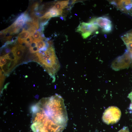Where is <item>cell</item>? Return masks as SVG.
Instances as JSON below:
<instances>
[{
  "mask_svg": "<svg viewBox=\"0 0 132 132\" xmlns=\"http://www.w3.org/2000/svg\"><path fill=\"white\" fill-rule=\"evenodd\" d=\"M69 1H58L55 3L54 6L52 7L57 10H62V9L65 8L68 5Z\"/></svg>",
  "mask_w": 132,
  "mask_h": 132,
  "instance_id": "11",
  "label": "cell"
},
{
  "mask_svg": "<svg viewBox=\"0 0 132 132\" xmlns=\"http://www.w3.org/2000/svg\"><path fill=\"white\" fill-rule=\"evenodd\" d=\"M36 55L38 58L39 63L54 81L55 76L60 68V65L53 47L50 46L46 51L37 53Z\"/></svg>",
  "mask_w": 132,
  "mask_h": 132,
  "instance_id": "2",
  "label": "cell"
},
{
  "mask_svg": "<svg viewBox=\"0 0 132 132\" xmlns=\"http://www.w3.org/2000/svg\"><path fill=\"white\" fill-rule=\"evenodd\" d=\"M32 110L31 128L34 132H62L67 125V115L60 96L43 98Z\"/></svg>",
  "mask_w": 132,
  "mask_h": 132,
  "instance_id": "1",
  "label": "cell"
},
{
  "mask_svg": "<svg viewBox=\"0 0 132 132\" xmlns=\"http://www.w3.org/2000/svg\"><path fill=\"white\" fill-rule=\"evenodd\" d=\"M112 29V25L111 23L109 24L103 28L102 31L105 33H107L110 32Z\"/></svg>",
  "mask_w": 132,
  "mask_h": 132,
  "instance_id": "14",
  "label": "cell"
},
{
  "mask_svg": "<svg viewBox=\"0 0 132 132\" xmlns=\"http://www.w3.org/2000/svg\"><path fill=\"white\" fill-rule=\"evenodd\" d=\"M94 27L91 23L82 22L78 27L77 31L81 33L84 39H86L89 36L94 32Z\"/></svg>",
  "mask_w": 132,
  "mask_h": 132,
  "instance_id": "6",
  "label": "cell"
},
{
  "mask_svg": "<svg viewBox=\"0 0 132 132\" xmlns=\"http://www.w3.org/2000/svg\"><path fill=\"white\" fill-rule=\"evenodd\" d=\"M6 35V34L2 33L0 32V38H4Z\"/></svg>",
  "mask_w": 132,
  "mask_h": 132,
  "instance_id": "22",
  "label": "cell"
},
{
  "mask_svg": "<svg viewBox=\"0 0 132 132\" xmlns=\"http://www.w3.org/2000/svg\"><path fill=\"white\" fill-rule=\"evenodd\" d=\"M131 60L129 54L125 53L113 61L111 64V67L116 71L128 68L131 64Z\"/></svg>",
  "mask_w": 132,
  "mask_h": 132,
  "instance_id": "4",
  "label": "cell"
},
{
  "mask_svg": "<svg viewBox=\"0 0 132 132\" xmlns=\"http://www.w3.org/2000/svg\"><path fill=\"white\" fill-rule=\"evenodd\" d=\"M6 59H8L11 61L17 62L15 54L14 52L11 50L9 53L3 56Z\"/></svg>",
  "mask_w": 132,
  "mask_h": 132,
  "instance_id": "12",
  "label": "cell"
},
{
  "mask_svg": "<svg viewBox=\"0 0 132 132\" xmlns=\"http://www.w3.org/2000/svg\"><path fill=\"white\" fill-rule=\"evenodd\" d=\"M128 97L131 100L132 102V91L128 95Z\"/></svg>",
  "mask_w": 132,
  "mask_h": 132,
  "instance_id": "21",
  "label": "cell"
},
{
  "mask_svg": "<svg viewBox=\"0 0 132 132\" xmlns=\"http://www.w3.org/2000/svg\"><path fill=\"white\" fill-rule=\"evenodd\" d=\"M52 17L50 12L49 11L46 12L44 15L41 17L40 18L41 19H49Z\"/></svg>",
  "mask_w": 132,
  "mask_h": 132,
  "instance_id": "19",
  "label": "cell"
},
{
  "mask_svg": "<svg viewBox=\"0 0 132 132\" xmlns=\"http://www.w3.org/2000/svg\"><path fill=\"white\" fill-rule=\"evenodd\" d=\"M6 59L3 56L0 57V67H2L4 66L7 63Z\"/></svg>",
  "mask_w": 132,
  "mask_h": 132,
  "instance_id": "18",
  "label": "cell"
},
{
  "mask_svg": "<svg viewBox=\"0 0 132 132\" xmlns=\"http://www.w3.org/2000/svg\"><path fill=\"white\" fill-rule=\"evenodd\" d=\"M32 36L35 40H38L43 38L40 32L38 30Z\"/></svg>",
  "mask_w": 132,
  "mask_h": 132,
  "instance_id": "16",
  "label": "cell"
},
{
  "mask_svg": "<svg viewBox=\"0 0 132 132\" xmlns=\"http://www.w3.org/2000/svg\"><path fill=\"white\" fill-rule=\"evenodd\" d=\"M30 19L26 13H22L11 26L13 28L16 27L21 29Z\"/></svg>",
  "mask_w": 132,
  "mask_h": 132,
  "instance_id": "7",
  "label": "cell"
},
{
  "mask_svg": "<svg viewBox=\"0 0 132 132\" xmlns=\"http://www.w3.org/2000/svg\"><path fill=\"white\" fill-rule=\"evenodd\" d=\"M129 54H132V42H130L125 44Z\"/></svg>",
  "mask_w": 132,
  "mask_h": 132,
  "instance_id": "17",
  "label": "cell"
},
{
  "mask_svg": "<svg viewBox=\"0 0 132 132\" xmlns=\"http://www.w3.org/2000/svg\"><path fill=\"white\" fill-rule=\"evenodd\" d=\"M30 36V34L28 31L23 29L18 37L17 40L18 42L21 44H24L26 39Z\"/></svg>",
  "mask_w": 132,
  "mask_h": 132,
  "instance_id": "10",
  "label": "cell"
},
{
  "mask_svg": "<svg viewBox=\"0 0 132 132\" xmlns=\"http://www.w3.org/2000/svg\"><path fill=\"white\" fill-rule=\"evenodd\" d=\"M29 49L30 52L33 53H37L40 51L38 48L37 46L33 48H29Z\"/></svg>",
  "mask_w": 132,
  "mask_h": 132,
  "instance_id": "20",
  "label": "cell"
},
{
  "mask_svg": "<svg viewBox=\"0 0 132 132\" xmlns=\"http://www.w3.org/2000/svg\"><path fill=\"white\" fill-rule=\"evenodd\" d=\"M25 49L24 46L20 44H17L13 47L11 50L14 53L17 60L22 57Z\"/></svg>",
  "mask_w": 132,
  "mask_h": 132,
  "instance_id": "8",
  "label": "cell"
},
{
  "mask_svg": "<svg viewBox=\"0 0 132 132\" xmlns=\"http://www.w3.org/2000/svg\"><path fill=\"white\" fill-rule=\"evenodd\" d=\"M111 22L109 19L106 16L100 17L95 19L96 23L101 28H103L108 24L111 23Z\"/></svg>",
  "mask_w": 132,
  "mask_h": 132,
  "instance_id": "9",
  "label": "cell"
},
{
  "mask_svg": "<svg viewBox=\"0 0 132 132\" xmlns=\"http://www.w3.org/2000/svg\"><path fill=\"white\" fill-rule=\"evenodd\" d=\"M32 36H30L25 40L24 44L26 46H30V44L33 42V40Z\"/></svg>",
  "mask_w": 132,
  "mask_h": 132,
  "instance_id": "15",
  "label": "cell"
},
{
  "mask_svg": "<svg viewBox=\"0 0 132 132\" xmlns=\"http://www.w3.org/2000/svg\"><path fill=\"white\" fill-rule=\"evenodd\" d=\"M110 2L121 11L132 16V0H113Z\"/></svg>",
  "mask_w": 132,
  "mask_h": 132,
  "instance_id": "5",
  "label": "cell"
},
{
  "mask_svg": "<svg viewBox=\"0 0 132 132\" xmlns=\"http://www.w3.org/2000/svg\"><path fill=\"white\" fill-rule=\"evenodd\" d=\"M49 11L50 12L52 17L58 16L62 15L63 12L62 10H57L53 7L51 8Z\"/></svg>",
  "mask_w": 132,
  "mask_h": 132,
  "instance_id": "13",
  "label": "cell"
},
{
  "mask_svg": "<svg viewBox=\"0 0 132 132\" xmlns=\"http://www.w3.org/2000/svg\"><path fill=\"white\" fill-rule=\"evenodd\" d=\"M121 115L120 110L117 107L111 106L105 110L102 117L104 122L108 124H112L117 122L120 120Z\"/></svg>",
  "mask_w": 132,
  "mask_h": 132,
  "instance_id": "3",
  "label": "cell"
},
{
  "mask_svg": "<svg viewBox=\"0 0 132 132\" xmlns=\"http://www.w3.org/2000/svg\"><path fill=\"white\" fill-rule=\"evenodd\" d=\"M129 108L132 111V102L130 104Z\"/></svg>",
  "mask_w": 132,
  "mask_h": 132,
  "instance_id": "23",
  "label": "cell"
}]
</instances>
